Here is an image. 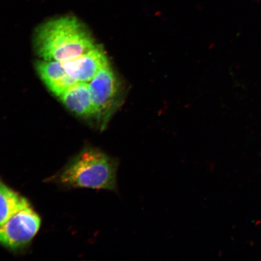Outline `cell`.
<instances>
[{
  "mask_svg": "<svg viewBox=\"0 0 261 261\" xmlns=\"http://www.w3.org/2000/svg\"><path fill=\"white\" fill-rule=\"evenodd\" d=\"M89 85L95 120L103 129L121 102V86L110 64L101 69Z\"/></svg>",
  "mask_w": 261,
  "mask_h": 261,
  "instance_id": "obj_3",
  "label": "cell"
},
{
  "mask_svg": "<svg viewBox=\"0 0 261 261\" xmlns=\"http://www.w3.org/2000/svg\"><path fill=\"white\" fill-rule=\"evenodd\" d=\"M68 110L84 119L95 120L89 83L77 82L59 97Z\"/></svg>",
  "mask_w": 261,
  "mask_h": 261,
  "instance_id": "obj_7",
  "label": "cell"
},
{
  "mask_svg": "<svg viewBox=\"0 0 261 261\" xmlns=\"http://www.w3.org/2000/svg\"><path fill=\"white\" fill-rule=\"evenodd\" d=\"M118 161L93 147L86 146L57 175L65 187L116 191Z\"/></svg>",
  "mask_w": 261,
  "mask_h": 261,
  "instance_id": "obj_2",
  "label": "cell"
},
{
  "mask_svg": "<svg viewBox=\"0 0 261 261\" xmlns=\"http://www.w3.org/2000/svg\"><path fill=\"white\" fill-rule=\"evenodd\" d=\"M96 45L87 28L72 16L45 22L34 37L35 51L42 60L62 63L80 57Z\"/></svg>",
  "mask_w": 261,
  "mask_h": 261,
  "instance_id": "obj_1",
  "label": "cell"
},
{
  "mask_svg": "<svg viewBox=\"0 0 261 261\" xmlns=\"http://www.w3.org/2000/svg\"><path fill=\"white\" fill-rule=\"evenodd\" d=\"M41 218L27 200L0 226V244L12 250L24 249L41 226Z\"/></svg>",
  "mask_w": 261,
  "mask_h": 261,
  "instance_id": "obj_4",
  "label": "cell"
},
{
  "mask_svg": "<svg viewBox=\"0 0 261 261\" xmlns=\"http://www.w3.org/2000/svg\"><path fill=\"white\" fill-rule=\"evenodd\" d=\"M36 69L45 86L58 97L77 82L67 73L61 62L42 60L36 64Z\"/></svg>",
  "mask_w": 261,
  "mask_h": 261,
  "instance_id": "obj_6",
  "label": "cell"
},
{
  "mask_svg": "<svg viewBox=\"0 0 261 261\" xmlns=\"http://www.w3.org/2000/svg\"><path fill=\"white\" fill-rule=\"evenodd\" d=\"M26 199L12 190L0 179V226L24 203Z\"/></svg>",
  "mask_w": 261,
  "mask_h": 261,
  "instance_id": "obj_8",
  "label": "cell"
},
{
  "mask_svg": "<svg viewBox=\"0 0 261 261\" xmlns=\"http://www.w3.org/2000/svg\"><path fill=\"white\" fill-rule=\"evenodd\" d=\"M67 73L77 82L89 83L98 72L110 64L103 49L96 46L73 60L63 63Z\"/></svg>",
  "mask_w": 261,
  "mask_h": 261,
  "instance_id": "obj_5",
  "label": "cell"
}]
</instances>
